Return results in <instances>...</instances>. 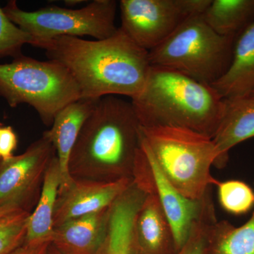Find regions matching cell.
<instances>
[{"label": "cell", "mask_w": 254, "mask_h": 254, "mask_svg": "<svg viewBox=\"0 0 254 254\" xmlns=\"http://www.w3.org/2000/svg\"><path fill=\"white\" fill-rule=\"evenodd\" d=\"M34 47L67 68L83 98L117 95L133 99L143 90L149 73L148 51L120 27L106 39L60 36Z\"/></svg>", "instance_id": "1"}, {"label": "cell", "mask_w": 254, "mask_h": 254, "mask_svg": "<svg viewBox=\"0 0 254 254\" xmlns=\"http://www.w3.org/2000/svg\"><path fill=\"white\" fill-rule=\"evenodd\" d=\"M141 126L131 101L117 95L100 98L83 125L68 160L73 180H133L141 149Z\"/></svg>", "instance_id": "2"}, {"label": "cell", "mask_w": 254, "mask_h": 254, "mask_svg": "<svg viewBox=\"0 0 254 254\" xmlns=\"http://www.w3.org/2000/svg\"><path fill=\"white\" fill-rule=\"evenodd\" d=\"M131 101L142 127H179L211 138L225 107L211 85L151 65L143 90Z\"/></svg>", "instance_id": "3"}, {"label": "cell", "mask_w": 254, "mask_h": 254, "mask_svg": "<svg viewBox=\"0 0 254 254\" xmlns=\"http://www.w3.org/2000/svg\"><path fill=\"white\" fill-rule=\"evenodd\" d=\"M142 146L160 171L182 195L203 199L218 180L211 175L218 153L213 138L173 127H141Z\"/></svg>", "instance_id": "4"}, {"label": "cell", "mask_w": 254, "mask_h": 254, "mask_svg": "<svg viewBox=\"0 0 254 254\" xmlns=\"http://www.w3.org/2000/svg\"><path fill=\"white\" fill-rule=\"evenodd\" d=\"M235 41V38L214 31L203 14L195 15L148 52V58L151 66L173 70L213 85L230 67Z\"/></svg>", "instance_id": "5"}, {"label": "cell", "mask_w": 254, "mask_h": 254, "mask_svg": "<svg viewBox=\"0 0 254 254\" xmlns=\"http://www.w3.org/2000/svg\"><path fill=\"white\" fill-rule=\"evenodd\" d=\"M0 97L11 108L27 104L47 126L66 105L81 98L69 71L58 62L40 61L21 55L0 64Z\"/></svg>", "instance_id": "6"}, {"label": "cell", "mask_w": 254, "mask_h": 254, "mask_svg": "<svg viewBox=\"0 0 254 254\" xmlns=\"http://www.w3.org/2000/svg\"><path fill=\"white\" fill-rule=\"evenodd\" d=\"M118 1L94 0L80 9L50 6L24 11L10 0L3 11L12 22L33 38L31 46L60 36H91L103 40L113 36Z\"/></svg>", "instance_id": "7"}, {"label": "cell", "mask_w": 254, "mask_h": 254, "mask_svg": "<svg viewBox=\"0 0 254 254\" xmlns=\"http://www.w3.org/2000/svg\"><path fill=\"white\" fill-rule=\"evenodd\" d=\"M211 0H121L120 28L147 50L161 44L191 16L203 14Z\"/></svg>", "instance_id": "8"}, {"label": "cell", "mask_w": 254, "mask_h": 254, "mask_svg": "<svg viewBox=\"0 0 254 254\" xmlns=\"http://www.w3.org/2000/svg\"><path fill=\"white\" fill-rule=\"evenodd\" d=\"M55 155L53 143L43 134L21 154L0 159V208L13 207L31 213Z\"/></svg>", "instance_id": "9"}, {"label": "cell", "mask_w": 254, "mask_h": 254, "mask_svg": "<svg viewBox=\"0 0 254 254\" xmlns=\"http://www.w3.org/2000/svg\"><path fill=\"white\" fill-rule=\"evenodd\" d=\"M133 181L145 193L156 196L173 229L178 252L186 243L193 224L199 218L205 195L199 200L190 199L182 195L164 176L142 143Z\"/></svg>", "instance_id": "10"}, {"label": "cell", "mask_w": 254, "mask_h": 254, "mask_svg": "<svg viewBox=\"0 0 254 254\" xmlns=\"http://www.w3.org/2000/svg\"><path fill=\"white\" fill-rule=\"evenodd\" d=\"M133 180L97 182L73 180L69 186L59 190L54 215V226L73 219L110 208Z\"/></svg>", "instance_id": "11"}, {"label": "cell", "mask_w": 254, "mask_h": 254, "mask_svg": "<svg viewBox=\"0 0 254 254\" xmlns=\"http://www.w3.org/2000/svg\"><path fill=\"white\" fill-rule=\"evenodd\" d=\"M111 207L55 227L52 243L68 254H102L109 235Z\"/></svg>", "instance_id": "12"}, {"label": "cell", "mask_w": 254, "mask_h": 254, "mask_svg": "<svg viewBox=\"0 0 254 254\" xmlns=\"http://www.w3.org/2000/svg\"><path fill=\"white\" fill-rule=\"evenodd\" d=\"M135 254H176L173 229L153 193H147L132 228Z\"/></svg>", "instance_id": "13"}, {"label": "cell", "mask_w": 254, "mask_h": 254, "mask_svg": "<svg viewBox=\"0 0 254 254\" xmlns=\"http://www.w3.org/2000/svg\"><path fill=\"white\" fill-rule=\"evenodd\" d=\"M98 100L81 98L66 105L55 115L50 129L43 133L53 143L59 160L62 177L60 190L69 186L73 181L68 170L70 155Z\"/></svg>", "instance_id": "14"}, {"label": "cell", "mask_w": 254, "mask_h": 254, "mask_svg": "<svg viewBox=\"0 0 254 254\" xmlns=\"http://www.w3.org/2000/svg\"><path fill=\"white\" fill-rule=\"evenodd\" d=\"M211 86L225 100L245 98L254 91V22L237 37L230 67Z\"/></svg>", "instance_id": "15"}, {"label": "cell", "mask_w": 254, "mask_h": 254, "mask_svg": "<svg viewBox=\"0 0 254 254\" xmlns=\"http://www.w3.org/2000/svg\"><path fill=\"white\" fill-rule=\"evenodd\" d=\"M223 116L213 138L218 153L216 168H223L235 145L254 137V99L225 100Z\"/></svg>", "instance_id": "16"}, {"label": "cell", "mask_w": 254, "mask_h": 254, "mask_svg": "<svg viewBox=\"0 0 254 254\" xmlns=\"http://www.w3.org/2000/svg\"><path fill=\"white\" fill-rule=\"evenodd\" d=\"M61 180V169L56 155L47 168L39 198L28 217L25 243H42L52 240Z\"/></svg>", "instance_id": "17"}, {"label": "cell", "mask_w": 254, "mask_h": 254, "mask_svg": "<svg viewBox=\"0 0 254 254\" xmlns=\"http://www.w3.org/2000/svg\"><path fill=\"white\" fill-rule=\"evenodd\" d=\"M203 16L218 34L237 38L254 22V0H211Z\"/></svg>", "instance_id": "18"}, {"label": "cell", "mask_w": 254, "mask_h": 254, "mask_svg": "<svg viewBox=\"0 0 254 254\" xmlns=\"http://www.w3.org/2000/svg\"><path fill=\"white\" fill-rule=\"evenodd\" d=\"M203 254H254V210L240 227L227 220L214 222L207 233Z\"/></svg>", "instance_id": "19"}, {"label": "cell", "mask_w": 254, "mask_h": 254, "mask_svg": "<svg viewBox=\"0 0 254 254\" xmlns=\"http://www.w3.org/2000/svg\"><path fill=\"white\" fill-rule=\"evenodd\" d=\"M30 214L13 207L0 208V254H9L23 245Z\"/></svg>", "instance_id": "20"}, {"label": "cell", "mask_w": 254, "mask_h": 254, "mask_svg": "<svg viewBox=\"0 0 254 254\" xmlns=\"http://www.w3.org/2000/svg\"><path fill=\"white\" fill-rule=\"evenodd\" d=\"M219 201L227 213L245 215L254 208V190L245 182L228 180L218 182Z\"/></svg>", "instance_id": "21"}, {"label": "cell", "mask_w": 254, "mask_h": 254, "mask_svg": "<svg viewBox=\"0 0 254 254\" xmlns=\"http://www.w3.org/2000/svg\"><path fill=\"white\" fill-rule=\"evenodd\" d=\"M210 190L205 195L201 213L193 224L186 243L176 254H203L209 227L217 220Z\"/></svg>", "instance_id": "22"}, {"label": "cell", "mask_w": 254, "mask_h": 254, "mask_svg": "<svg viewBox=\"0 0 254 254\" xmlns=\"http://www.w3.org/2000/svg\"><path fill=\"white\" fill-rule=\"evenodd\" d=\"M32 43L31 35L12 22L0 7V58L11 57L14 59L23 55V46Z\"/></svg>", "instance_id": "23"}, {"label": "cell", "mask_w": 254, "mask_h": 254, "mask_svg": "<svg viewBox=\"0 0 254 254\" xmlns=\"http://www.w3.org/2000/svg\"><path fill=\"white\" fill-rule=\"evenodd\" d=\"M17 136L12 127H0V159L6 160L13 156L17 146Z\"/></svg>", "instance_id": "24"}, {"label": "cell", "mask_w": 254, "mask_h": 254, "mask_svg": "<svg viewBox=\"0 0 254 254\" xmlns=\"http://www.w3.org/2000/svg\"><path fill=\"white\" fill-rule=\"evenodd\" d=\"M50 242L36 244H28L24 242L23 245L9 254H44Z\"/></svg>", "instance_id": "25"}, {"label": "cell", "mask_w": 254, "mask_h": 254, "mask_svg": "<svg viewBox=\"0 0 254 254\" xmlns=\"http://www.w3.org/2000/svg\"><path fill=\"white\" fill-rule=\"evenodd\" d=\"M44 254H68L64 253L60 250L58 247H55L51 242H50L49 245L47 247L46 252Z\"/></svg>", "instance_id": "26"}, {"label": "cell", "mask_w": 254, "mask_h": 254, "mask_svg": "<svg viewBox=\"0 0 254 254\" xmlns=\"http://www.w3.org/2000/svg\"><path fill=\"white\" fill-rule=\"evenodd\" d=\"M247 97H249V98H254V91L253 92H252V93H251L250 95H248V96H247Z\"/></svg>", "instance_id": "27"}]
</instances>
